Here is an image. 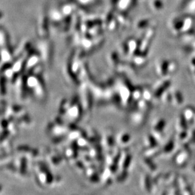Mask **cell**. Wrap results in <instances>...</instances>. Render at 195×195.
<instances>
[{"label":"cell","instance_id":"9","mask_svg":"<svg viewBox=\"0 0 195 195\" xmlns=\"http://www.w3.org/2000/svg\"><path fill=\"white\" fill-rule=\"evenodd\" d=\"M183 96L179 90L172 91V104L175 106H179L183 103Z\"/></svg>","mask_w":195,"mask_h":195},{"label":"cell","instance_id":"3","mask_svg":"<svg viewBox=\"0 0 195 195\" xmlns=\"http://www.w3.org/2000/svg\"><path fill=\"white\" fill-rule=\"evenodd\" d=\"M166 126V121L163 120V119H160V120L157 121L154 124L151 134L153 135V136L157 139V141L163 136V132Z\"/></svg>","mask_w":195,"mask_h":195},{"label":"cell","instance_id":"1","mask_svg":"<svg viewBox=\"0 0 195 195\" xmlns=\"http://www.w3.org/2000/svg\"><path fill=\"white\" fill-rule=\"evenodd\" d=\"M191 157V151L189 145H182L181 149L178 150L174 156V162L176 166L180 167L185 166Z\"/></svg>","mask_w":195,"mask_h":195},{"label":"cell","instance_id":"18","mask_svg":"<svg viewBox=\"0 0 195 195\" xmlns=\"http://www.w3.org/2000/svg\"><path fill=\"white\" fill-rule=\"evenodd\" d=\"M167 193L168 194H181L178 183L174 185L167 187Z\"/></svg>","mask_w":195,"mask_h":195},{"label":"cell","instance_id":"12","mask_svg":"<svg viewBox=\"0 0 195 195\" xmlns=\"http://www.w3.org/2000/svg\"><path fill=\"white\" fill-rule=\"evenodd\" d=\"M141 185L143 189L147 192H151V185H152V181L151 178L148 174L144 175L143 177L141 179Z\"/></svg>","mask_w":195,"mask_h":195},{"label":"cell","instance_id":"19","mask_svg":"<svg viewBox=\"0 0 195 195\" xmlns=\"http://www.w3.org/2000/svg\"><path fill=\"white\" fill-rule=\"evenodd\" d=\"M191 171H192V172H193V174L195 176V166L193 167V168L191 169Z\"/></svg>","mask_w":195,"mask_h":195},{"label":"cell","instance_id":"11","mask_svg":"<svg viewBox=\"0 0 195 195\" xmlns=\"http://www.w3.org/2000/svg\"><path fill=\"white\" fill-rule=\"evenodd\" d=\"M160 153H162V148H160L159 145H157L154 147L146 149L145 154L146 157H148L149 159H152L160 155Z\"/></svg>","mask_w":195,"mask_h":195},{"label":"cell","instance_id":"10","mask_svg":"<svg viewBox=\"0 0 195 195\" xmlns=\"http://www.w3.org/2000/svg\"><path fill=\"white\" fill-rule=\"evenodd\" d=\"M150 159H149L148 157H146L144 159H143L142 160V165H143V167L148 172L154 173L157 170V166Z\"/></svg>","mask_w":195,"mask_h":195},{"label":"cell","instance_id":"6","mask_svg":"<svg viewBox=\"0 0 195 195\" xmlns=\"http://www.w3.org/2000/svg\"><path fill=\"white\" fill-rule=\"evenodd\" d=\"M175 128L178 133L185 132L188 129V123L182 114L178 116L175 123Z\"/></svg>","mask_w":195,"mask_h":195},{"label":"cell","instance_id":"20","mask_svg":"<svg viewBox=\"0 0 195 195\" xmlns=\"http://www.w3.org/2000/svg\"><path fill=\"white\" fill-rule=\"evenodd\" d=\"M193 193H195V182L194 183V185L193 186Z\"/></svg>","mask_w":195,"mask_h":195},{"label":"cell","instance_id":"16","mask_svg":"<svg viewBox=\"0 0 195 195\" xmlns=\"http://www.w3.org/2000/svg\"><path fill=\"white\" fill-rule=\"evenodd\" d=\"M188 144L195 145V127L188 129Z\"/></svg>","mask_w":195,"mask_h":195},{"label":"cell","instance_id":"4","mask_svg":"<svg viewBox=\"0 0 195 195\" xmlns=\"http://www.w3.org/2000/svg\"><path fill=\"white\" fill-rule=\"evenodd\" d=\"M178 185L179 186L181 194H191L193 193V188L189 185L187 179L183 176H179L178 179Z\"/></svg>","mask_w":195,"mask_h":195},{"label":"cell","instance_id":"5","mask_svg":"<svg viewBox=\"0 0 195 195\" xmlns=\"http://www.w3.org/2000/svg\"><path fill=\"white\" fill-rule=\"evenodd\" d=\"M168 63L169 61L166 59H162L157 62L155 67L157 74L161 77H166L168 75Z\"/></svg>","mask_w":195,"mask_h":195},{"label":"cell","instance_id":"2","mask_svg":"<svg viewBox=\"0 0 195 195\" xmlns=\"http://www.w3.org/2000/svg\"><path fill=\"white\" fill-rule=\"evenodd\" d=\"M170 85V81L169 79H162L157 82L154 85L153 90L154 98L160 99V97L163 93L169 89Z\"/></svg>","mask_w":195,"mask_h":195},{"label":"cell","instance_id":"7","mask_svg":"<svg viewBox=\"0 0 195 195\" xmlns=\"http://www.w3.org/2000/svg\"><path fill=\"white\" fill-rule=\"evenodd\" d=\"M179 176L176 172H169L164 174V185L166 187H169L174 185L178 182Z\"/></svg>","mask_w":195,"mask_h":195},{"label":"cell","instance_id":"17","mask_svg":"<svg viewBox=\"0 0 195 195\" xmlns=\"http://www.w3.org/2000/svg\"><path fill=\"white\" fill-rule=\"evenodd\" d=\"M178 70V64L174 61H169L168 63V75H173Z\"/></svg>","mask_w":195,"mask_h":195},{"label":"cell","instance_id":"13","mask_svg":"<svg viewBox=\"0 0 195 195\" xmlns=\"http://www.w3.org/2000/svg\"><path fill=\"white\" fill-rule=\"evenodd\" d=\"M157 140L153 135H147L144 139V146L146 149L157 145Z\"/></svg>","mask_w":195,"mask_h":195},{"label":"cell","instance_id":"14","mask_svg":"<svg viewBox=\"0 0 195 195\" xmlns=\"http://www.w3.org/2000/svg\"><path fill=\"white\" fill-rule=\"evenodd\" d=\"M176 148V145L174 140H170L162 148V153L165 155L171 154L173 151Z\"/></svg>","mask_w":195,"mask_h":195},{"label":"cell","instance_id":"15","mask_svg":"<svg viewBox=\"0 0 195 195\" xmlns=\"http://www.w3.org/2000/svg\"><path fill=\"white\" fill-rule=\"evenodd\" d=\"M160 100L162 103L166 105L172 104V91L169 90V89L166 90L162 95Z\"/></svg>","mask_w":195,"mask_h":195},{"label":"cell","instance_id":"8","mask_svg":"<svg viewBox=\"0 0 195 195\" xmlns=\"http://www.w3.org/2000/svg\"><path fill=\"white\" fill-rule=\"evenodd\" d=\"M182 114L187 121L188 124L192 125L195 116V108L191 106H187L183 109Z\"/></svg>","mask_w":195,"mask_h":195},{"label":"cell","instance_id":"21","mask_svg":"<svg viewBox=\"0 0 195 195\" xmlns=\"http://www.w3.org/2000/svg\"><path fill=\"white\" fill-rule=\"evenodd\" d=\"M194 127H195V116H194V120H193V124H192Z\"/></svg>","mask_w":195,"mask_h":195}]
</instances>
